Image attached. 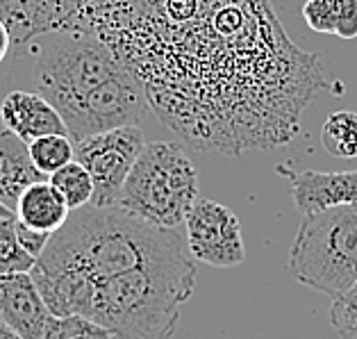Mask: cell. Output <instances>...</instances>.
I'll return each instance as SVG.
<instances>
[{"label": "cell", "instance_id": "1", "mask_svg": "<svg viewBox=\"0 0 357 339\" xmlns=\"http://www.w3.org/2000/svg\"><path fill=\"white\" fill-rule=\"evenodd\" d=\"M55 30L93 32L144 84L151 110L198 153L291 144L330 89L321 57L268 0H48Z\"/></svg>", "mask_w": 357, "mask_h": 339}, {"label": "cell", "instance_id": "2", "mask_svg": "<svg viewBox=\"0 0 357 339\" xmlns=\"http://www.w3.org/2000/svg\"><path fill=\"white\" fill-rule=\"evenodd\" d=\"M14 71L28 75L64 119L68 137L139 126L151 103L144 84L93 32L62 28L41 32L16 46Z\"/></svg>", "mask_w": 357, "mask_h": 339}, {"label": "cell", "instance_id": "3", "mask_svg": "<svg viewBox=\"0 0 357 339\" xmlns=\"http://www.w3.org/2000/svg\"><path fill=\"white\" fill-rule=\"evenodd\" d=\"M182 250L189 246L178 228H155L119 207L84 205L53 232L30 273L53 317H68L96 285Z\"/></svg>", "mask_w": 357, "mask_h": 339}, {"label": "cell", "instance_id": "4", "mask_svg": "<svg viewBox=\"0 0 357 339\" xmlns=\"http://www.w3.org/2000/svg\"><path fill=\"white\" fill-rule=\"evenodd\" d=\"M194 285L196 259L182 250L96 285L77 315L119 339H171Z\"/></svg>", "mask_w": 357, "mask_h": 339}, {"label": "cell", "instance_id": "5", "mask_svg": "<svg viewBox=\"0 0 357 339\" xmlns=\"http://www.w3.org/2000/svg\"><path fill=\"white\" fill-rule=\"evenodd\" d=\"M198 201V173L176 142L144 146L116 198L119 210L155 228H178Z\"/></svg>", "mask_w": 357, "mask_h": 339}, {"label": "cell", "instance_id": "6", "mask_svg": "<svg viewBox=\"0 0 357 339\" xmlns=\"http://www.w3.org/2000/svg\"><path fill=\"white\" fill-rule=\"evenodd\" d=\"M289 271L301 285L339 296L357 282V205L305 212L289 246Z\"/></svg>", "mask_w": 357, "mask_h": 339}, {"label": "cell", "instance_id": "7", "mask_svg": "<svg viewBox=\"0 0 357 339\" xmlns=\"http://www.w3.org/2000/svg\"><path fill=\"white\" fill-rule=\"evenodd\" d=\"M146 146L139 126H121L75 142V160L89 171L93 180L96 207H114L128 173Z\"/></svg>", "mask_w": 357, "mask_h": 339}, {"label": "cell", "instance_id": "8", "mask_svg": "<svg viewBox=\"0 0 357 339\" xmlns=\"http://www.w3.org/2000/svg\"><path fill=\"white\" fill-rule=\"evenodd\" d=\"M185 228L189 253L198 262L232 269L246 259L241 223L237 214L223 203L198 196L185 219Z\"/></svg>", "mask_w": 357, "mask_h": 339}, {"label": "cell", "instance_id": "9", "mask_svg": "<svg viewBox=\"0 0 357 339\" xmlns=\"http://www.w3.org/2000/svg\"><path fill=\"white\" fill-rule=\"evenodd\" d=\"M0 319L23 339H41L53 319L30 271L0 276Z\"/></svg>", "mask_w": 357, "mask_h": 339}, {"label": "cell", "instance_id": "10", "mask_svg": "<svg viewBox=\"0 0 357 339\" xmlns=\"http://www.w3.org/2000/svg\"><path fill=\"white\" fill-rule=\"evenodd\" d=\"M278 171L289 178L294 203L303 214L342 203L357 205V171Z\"/></svg>", "mask_w": 357, "mask_h": 339}, {"label": "cell", "instance_id": "11", "mask_svg": "<svg viewBox=\"0 0 357 339\" xmlns=\"http://www.w3.org/2000/svg\"><path fill=\"white\" fill-rule=\"evenodd\" d=\"M0 123L19 135L25 144L46 135H68L64 119L37 91L12 89L0 103Z\"/></svg>", "mask_w": 357, "mask_h": 339}, {"label": "cell", "instance_id": "12", "mask_svg": "<svg viewBox=\"0 0 357 339\" xmlns=\"http://www.w3.org/2000/svg\"><path fill=\"white\" fill-rule=\"evenodd\" d=\"M46 178L34 167L30 146L0 123V205L14 212L23 191Z\"/></svg>", "mask_w": 357, "mask_h": 339}, {"label": "cell", "instance_id": "13", "mask_svg": "<svg viewBox=\"0 0 357 339\" xmlns=\"http://www.w3.org/2000/svg\"><path fill=\"white\" fill-rule=\"evenodd\" d=\"M14 216L32 230L53 234L68 221L71 207L64 201V196L55 189L53 182L46 178L34 182V185L23 191L19 205L14 210Z\"/></svg>", "mask_w": 357, "mask_h": 339}, {"label": "cell", "instance_id": "14", "mask_svg": "<svg viewBox=\"0 0 357 339\" xmlns=\"http://www.w3.org/2000/svg\"><path fill=\"white\" fill-rule=\"evenodd\" d=\"M303 19L314 32L355 39L357 0H307L303 5Z\"/></svg>", "mask_w": 357, "mask_h": 339}, {"label": "cell", "instance_id": "15", "mask_svg": "<svg viewBox=\"0 0 357 339\" xmlns=\"http://www.w3.org/2000/svg\"><path fill=\"white\" fill-rule=\"evenodd\" d=\"M321 144L339 160L357 158V112H333L321 128Z\"/></svg>", "mask_w": 357, "mask_h": 339}, {"label": "cell", "instance_id": "16", "mask_svg": "<svg viewBox=\"0 0 357 339\" xmlns=\"http://www.w3.org/2000/svg\"><path fill=\"white\" fill-rule=\"evenodd\" d=\"M28 146L34 167L48 178L75 160V142L68 135H46L34 139Z\"/></svg>", "mask_w": 357, "mask_h": 339}, {"label": "cell", "instance_id": "17", "mask_svg": "<svg viewBox=\"0 0 357 339\" xmlns=\"http://www.w3.org/2000/svg\"><path fill=\"white\" fill-rule=\"evenodd\" d=\"M55 185V189L64 196V201L68 207L73 210H80L84 205H91L93 201V180L89 176V171L77 160L68 162L66 167L55 171L53 176L48 178Z\"/></svg>", "mask_w": 357, "mask_h": 339}, {"label": "cell", "instance_id": "18", "mask_svg": "<svg viewBox=\"0 0 357 339\" xmlns=\"http://www.w3.org/2000/svg\"><path fill=\"white\" fill-rule=\"evenodd\" d=\"M34 259L16 237V216H0V276L14 271H32Z\"/></svg>", "mask_w": 357, "mask_h": 339}, {"label": "cell", "instance_id": "19", "mask_svg": "<svg viewBox=\"0 0 357 339\" xmlns=\"http://www.w3.org/2000/svg\"><path fill=\"white\" fill-rule=\"evenodd\" d=\"M41 339H119V337L109 328L96 324L91 319L80 315H68V317L50 319Z\"/></svg>", "mask_w": 357, "mask_h": 339}, {"label": "cell", "instance_id": "20", "mask_svg": "<svg viewBox=\"0 0 357 339\" xmlns=\"http://www.w3.org/2000/svg\"><path fill=\"white\" fill-rule=\"evenodd\" d=\"M330 324L342 339H357V282L333 299Z\"/></svg>", "mask_w": 357, "mask_h": 339}, {"label": "cell", "instance_id": "21", "mask_svg": "<svg viewBox=\"0 0 357 339\" xmlns=\"http://www.w3.org/2000/svg\"><path fill=\"white\" fill-rule=\"evenodd\" d=\"M16 237H19L21 246L28 250V253L34 259H39V255L43 253V248L48 246V241H50V237H53V234L32 230V228H28V225H23L19 219H16Z\"/></svg>", "mask_w": 357, "mask_h": 339}, {"label": "cell", "instance_id": "22", "mask_svg": "<svg viewBox=\"0 0 357 339\" xmlns=\"http://www.w3.org/2000/svg\"><path fill=\"white\" fill-rule=\"evenodd\" d=\"M14 41H12V32L7 28V23L0 19V64H3V59L7 57V53L12 50Z\"/></svg>", "mask_w": 357, "mask_h": 339}, {"label": "cell", "instance_id": "23", "mask_svg": "<svg viewBox=\"0 0 357 339\" xmlns=\"http://www.w3.org/2000/svg\"><path fill=\"white\" fill-rule=\"evenodd\" d=\"M0 339H23V337L16 333V330H12L10 326H7L3 319H0Z\"/></svg>", "mask_w": 357, "mask_h": 339}, {"label": "cell", "instance_id": "24", "mask_svg": "<svg viewBox=\"0 0 357 339\" xmlns=\"http://www.w3.org/2000/svg\"><path fill=\"white\" fill-rule=\"evenodd\" d=\"M10 214H14V212H10V210H7L5 205H0V216H10Z\"/></svg>", "mask_w": 357, "mask_h": 339}]
</instances>
